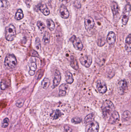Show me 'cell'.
<instances>
[{"mask_svg":"<svg viewBox=\"0 0 131 132\" xmlns=\"http://www.w3.org/2000/svg\"><path fill=\"white\" fill-rule=\"evenodd\" d=\"M115 109L114 105L112 102L109 100H106L103 103L102 110L103 115L105 119H109Z\"/></svg>","mask_w":131,"mask_h":132,"instance_id":"6da1fadb","label":"cell"},{"mask_svg":"<svg viewBox=\"0 0 131 132\" xmlns=\"http://www.w3.org/2000/svg\"><path fill=\"white\" fill-rule=\"evenodd\" d=\"M16 28L13 24H10L5 29V37L9 41H13L16 36Z\"/></svg>","mask_w":131,"mask_h":132,"instance_id":"7a4b0ae2","label":"cell"},{"mask_svg":"<svg viewBox=\"0 0 131 132\" xmlns=\"http://www.w3.org/2000/svg\"><path fill=\"white\" fill-rule=\"evenodd\" d=\"M17 63V59L13 54H8L6 56L4 61L5 66L9 69H14Z\"/></svg>","mask_w":131,"mask_h":132,"instance_id":"3957f363","label":"cell"},{"mask_svg":"<svg viewBox=\"0 0 131 132\" xmlns=\"http://www.w3.org/2000/svg\"><path fill=\"white\" fill-rule=\"evenodd\" d=\"M131 12V6L130 4H126L123 10L122 14V23L124 25H126L128 22Z\"/></svg>","mask_w":131,"mask_h":132,"instance_id":"277c9868","label":"cell"},{"mask_svg":"<svg viewBox=\"0 0 131 132\" xmlns=\"http://www.w3.org/2000/svg\"><path fill=\"white\" fill-rule=\"evenodd\" d=\"M99 126L97 122L94 121L87 123L85 128L86 132H99Z\"/></svg>","mask_w":131,"mask_h":132,"instance_id":"5b68a950","label":"cell"},{"mask_svg":"<svg viewBox=\"0 0 131 132\" xmlns=\"http://www.w3.org/2000/svg\"><path fill=\"white\" fill-rule=\"evenodd\" d=\"M70 40L72 42L73 46L76 50L82 51L83 50L84 46L80 38H77L76 36L73 35L70 38Z\"/></svg>","mask_w":131,"mask_h":132,"instance_id":"8992f818","label":"cell"},{"mask_svg":"<svg viewBox=\"0 0 131 132\" xmlns=\"http://www.w3.org/2000/svg\"><path fill=\"white\" fill-rule=\"evenodd\" d=\"M80 62L82 65L86 68H89L92 64V57L90 55H85L79 59Z\"/></svg>","mask_w":131,"mask_h":132,"instance_id":"52a82bcc","label":"cell"},{"mask_svg":"<svg viewBox=\"0 0 131 132\" xmlns=\"http://www.w3.org/2000/svg\"><path fill=\"white\" fill-rule=\"evenodd\" d=\"M29 66L30 69L29 74L31 76L34 75L35 74V71L37 69L36 58H34V57L31 58L29 61Z\"/></svg>","mask_w":131,"mask_h":132,"instance_id":"ba28073f","label":"cell"},{"mask_svg":"<svg viewBox=\"0 0 131 132\" xmlns=\"http://www.w3.org/2000/svg\"><path fill=\"white\" fill-rule=\"evenodd\" d=\"M95 22L93 18L90 16H87L84 21L85 28L87 31H90L93 29L95 26Z\"/></svg>","mask_w":131,"mask_h":132,"instance_id":"9c48e42d","label":"cell"},{"mask_svg":"<svg viewBox=\"0 0 131 132\" xmlns=\"http://www.w3.org/2000/svg\"><path fill=\"white\" fill-rule=\"evenodd\" d=\"M61 76L60 72L59 71L57 70L55 73L54 77L53 80V84L52 86V88L57 87L60 83L61 81Z\"/></svg>","mask_w":131,"mask_h":132,"instance_id":"30bf717a","label":"cell"},{"mask_svg":"<svg viewBox=\"0 0 131 132\" xmlns=\"http://www.w3.org/2000/svg\"><path fill=\"white\" fill-rule=\"evenodd\" d=\"M120 120V115L118 112L115 111L109 119V122L111 124H115L118 123Z\"/></svg>","mask_w":131,"mask_h":132,"instance_id":"8fae6325","label":"cell"},{"mask_svg":"<svg viewBox=\"0 0 131 132\" xmlns=\"http://www.w3.org/2000/svg\"><path fill=\"white\" fill-rule=\"evenodd\" d=\"M60 14L62 18L67 19L69 17V12L64 5H62L60 8Z\"/></svg>","mask_w":131,"mask_h":132,"instance_id":"7c38bea8","label":"cell"},{"mask_svg":"<svg viewBox=\"0 0 131 132\" xmlns=\"http://www.w3.org/2000/svg\"><path fill=\"white\" fill-rule=\"evenodd\" d=\"M97 88L98 90L100 93H105L107 91V87L106 85L103 81H98L97 82Z\"/></svg>","mask_w":131,"mask_h":132,"instance_id":"4fadbf2b","label":"cell"},{"mask_svg":"<svg viewBox=\"0 0 131 132\" xmlns=\"http://www.w3.org/2000/svg\"><path fill=\"white\" fill-rule=\"evenodd\" d=\"M107 41L109 45H113L116 41V35L114 32L110 31L107 37Z\"/></svg>","mask_w":131,"mask_h":132,"instance_id":"5bb4252c","label":"cell"},{"mask_svg":"<svg viewBox=\"0 0 131 132\" xmlns=\"http://www.w3.org/2000/svg\"><path fill=\"white\" fill-rule=\"evenodd\" d=\"M111 7L114 17H116L119 14L120 9L117 3L115 2H113L111 3Z\"/></svg>","mask_w":131,"mask_h":132,"instance_id":"9a60e30c","label":"cell"},{"mask_svg":"<svg viewBox=\"0 0 131 132\" xmlns=\"http://www.w3.org/2000/svg\"><path fill=\"white\" fill-rule=\"evenodd\" d=\"M68 88V85L66 83H63L59 87V96L63 97L66 95V90Z\"/></svg>","mask_w":131,"mask_h":132,"instance_id":"2e32d148","label":"cell"},{"mask_svg":"<svg viewBox=\"0 0 131 132\" xmlns=\"http://www.w3.org/2000/svg\"><path fill=\"white\" fill-rule=\"evenodd\" d=\"M125 49L128 52H131V34L128 35L125 42Z\"/></svg>","mask_w":131,"mask_h":132,"instance_id":"e0dca14e","label":"cell"},{"mask_svg":"<svg viewBox=\"0 0 131 132\" xmlns=\"http://www.w3.org/2000/svg\"><path fill=\"white\" fill-rule=\"evenodd\" d=\"M38 9L45 16H48V15H49V10L47 6L45 4H41L39 6Z\"/></svg>","mask_w":131,"mask_h":132,"instance_id":"ac0fdd59","label":"cell"},{"mask_svg":"<svg viewBox=\"0 0 131 132\" xmlns=\"http://www.w3.org/2000/svg\"><path fill=\"white\" fill-rule=\"evenodd\" d=\"M118 87L120 91L124 92L127 88V82L125 80H123L118 83Z\"/></svg>","mask_w":131,"mask_h":132,"instance_id":"d6986e66","label":"cell"},{"mask_svg":"<svg viewBox=\"0 0 131 132\" xmlns=\"http://www.w3.org/2000/svg\"><path fill=\"white\" fill-rule=\"evenodd\" d=\"M62 114L61 111L57 109L56 110H54L52 112V113L50 114V117L52 120H57L58 119L59 117L62 116Z\"/></svg>","mask_w":131,"mask_h":132,"instance_id":"ffe728a7","label":"cell"},{"mask_svg":"<svg viewBox=\"0 0 131 132\" xmlns=\"http://www.w3.org/2000/svg\"><path fill=\"white\" fill-rule=\"evenodd\" d=\"M65 80L67 83L71 84L73 83L74 81L73 75L70 72H68L65 75Z\"/></svg>","mask_w":131,"mask_h":132,"instance_id":"44dd1931","label":"cell"},{"mask_svg":"<svg viewBox=\"0 0 131 132\" xmlns=\"http://www.w3.org/2000/svg\"><path fill=\"white\" fill-rule=\"evenodd\" d=\"M70 65L71 67L74 69L75 70H77L79 68L78 63L77 60L74 58V57H72L70 61Z\"/></svg>","mask_w":131,"mask_h":132,"instance_id":"7402d4cb","label":"cell"},{"mask_svg":"<svg viewBox=\"0 0 131 132\" xmlns=\"http://www.w3.org/2000/svg\"><path fill=\"white\" fill-rule=\"evenodd\" d=\"M50 85V81L48 78H45L42 81L41 86L44 89H47Z\"/></svg>","mask_w":131,"mask_h":132,"instance_id":"603a6c76","label":"cell"},{"mask_svg":"<svg viewBox=\"0 0 131 132\" xmlns=\"http://www.w3.org/2000/svg\"><path fill=\"white\" fill-rule=\"evenodd\" d=\"M47 24L48 29L51 31L54 30L55 28V24L53 21L51 19H48L47 20Z\"/></svg>","mask_w":131,"mask_h":132,"instance_id":"cb8c5ba5","label":"cell"},{"mask_svg":"<svg viewBox=\"0 0 131 132\" xmlns=\"http://www.w3.org/2000/svg\"><path fill=\"white\" fill-rule=\"evenodd\" d=\"M24 15L22 10L21 9H18L15 15V19L17 20H20L24 18Z\"/></svg>","mask_w":131,"mask_h":132,"instance_id":"d4e9b609","label":"cell"},{"mask_svg":"<svg viewBox=\"0 0 131 132\" xmlns=\"http://www.w3.org/2000/svg\"><path fill=\"white\" fill-rule=\"evenodd\" d=\"M95 116L93 114H90L86 116L84 119L85 123H88L94 121Z\"/></svg>","mask_w":131,"mask_h":132,"instance_id":"484cf974","label":"cell"},{"mask_svg":"<svg viewBox=\"0 0 131 132\" xmlns=\"http://www.w3.org/2000/svg\"><path fill=\"white\" fill-rule=\"evenodd\" d=\"M50 36L49 33L47 32L45 33L43 38V42L44 45L48 44L50 41Z\"/></svg>","mask_w":131,"mask_h":132,"instance_id":"4316f807","label":"cell"},{"mask_svg":"<svg viewBox=\"0 0 131 132\" xmlns=\"http://www.w3.org/2000/svg\"><path fill=\"white\" fill-rule=\"evenodd\" d=\"M122 117L124 120L128 121L131 118V113L128 110L125 111L122 114Z\"/></svg>","mask_w":131,"mask_h":132,"instance_id":"83f0119b","label":"cell"},{"mask_svg":"<svg viewBox=\"0 0 131 132\" xmlns=\"http://www.w3.org/2000/svg\"><path fill=\"white\" fill-rule=\"evenodd\" d=\"M1 7L4 9H7L10 6V4L7 0H0Z\"/></svg>","mask_w":131,"mask_h":132,"instance_id":"f1b7e54d","label":"cell"},{"mask_svg":"<svg viewBox=\"0 0 131 132\" xmlns=\"http://www.w3.org/2000/svg\"><path fill=\"white\" fill-rule=\"evenodd\" d=\"M37 25L40 30L41 31L44 30L46 28L44 23L41 21H38L37 23Z\"/></svg>","mask_w":131,"mask_h":132,"instance_id":"f546056e","label":"cell"},{"mask_svg":"<svg viewBox=\"0 0 131 132\" xmlns=\"http://www.w3.org/2000/svg\"><path fill=\"white\" fill-rule=\"evenodd\" d=\"M36 47L37 49L40 52L41 51V41L39 38H37L36 40Z\"/></svg>","mask_w":131,"mask_h":132,"instance_id":"4dcf8cb0","label":"cell"},{"mask_svg":"<svg viewBox=\"0 0 131 132\" xmlns=\"http://www.w3.org/2000/svg\"><path fill=\"white\" fill-rule=\"evenodd\" d=\"M9 120L8 118H5L4 119L3 122L2 124V127L4 128H5L8 126L9 124Z\"/></svg>","mask_w":131,"mask_h":132,"instance_id":"1f68e13d","label":"cell"},{"mask_svg":"<svg viewBox=\"0 0 131 132\" xmlns=\"http://www.w3.org/2000/svg\"><path fill=\"white\" fill-rule=\"evenodd\" d=\"M25 102V100L22 99H20L18 100L16 102V105L17 107L19 108H21L23 106L24 103Z\"/></svg>","mask_w":131,"mask_h":132,"instance_id":"d6a6232c","label":"cell"},{"mask_svg":"<svg viewBox=\"0 0 131 132\" xmlns=\"http://www.w3.org/2000/svg\"><path fill=\"white\" fill-rule=\"evenodd\" d=\"M82 119L79 117H73L72 119V122L75 124H79L82 122Z\"/></svg>","mask_w":131,"mask_h":132,"instance_id":"836d02e7","label":"cell"},{"mask_svg":"<svg viewBox=\"0 0 131 132\" xmlns=\"http://www.w3.org/2000/svg\"><path fill=\"white\" fill-rule=\"evenodd\" d=\"M7 88V84L6 81L2 80L1 82V89L2 90H4Z\"/></svg>","mask_w":131,"mask_h":132,"instance_id":"e575fe53","label":"cell"},{"mask_svg":"<svg viewBox=\"0 0 131 132\" xmlns=\"http://www.w3.org/2000/svg\"><path fill=\"white\" fill-rule=\"evenodd\" d=\"M31 56L34 57H39V55H38L37 52L35 50H31Z\"/></svg>","mask_w":131,"mask_h":132,"instance_id":"d590c367","label":"cell"},{"mask_svg":"<svg viewBox=\"0 0 131 132\" xmlns=\"http://www.w3.org/2000/svg\"><path fill=\"white\" fill-rule=\"evenodd\" d=\"M64 129L66 132H72V129L67 126H64Z\"/></svg>","mask_w":131,"mask_h":132,"instance_id":"8d00e7d4","label":"cell"},{"mask_svg":"<svg viewBox=\"0 0 131 132\" xmlns=\"http://www.w3.org/2000/svg\"><path fill=\"white\" fill-rule=\"evenodd\" d=\"M128 0H126V1H128Z\"/></svg>","mask_w":131,"mask_h":132,"instance_id":"74e56055","label":"cell"}]
</instances>
